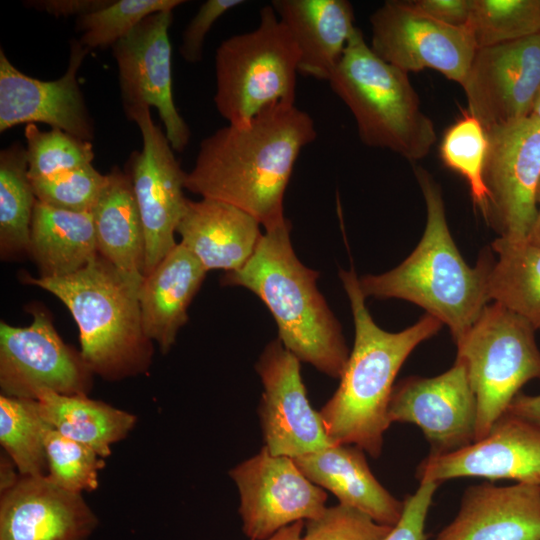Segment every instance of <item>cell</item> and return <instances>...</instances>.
Returning <instances> with one entry per match:
<instances>
[{
  "instance_id": "e0dca14e",
  "label": "cell",
  "mask_w": 540,
  "mask_h": 540,
  "mask_svg": "<svg viewBox=\"0 0 540 540\" xmlns=\"http://www.w3.org/2000/svg\"><path fill=\"white\" fill-rule=\"evenodd\" d=\"M390 423L417 425L432 447L443 454L465 447L476 439L477 401L464 363L435 377L410 376L393 388Z\"/></svg>"
},
{
  "instance_id": "277c9868",
  "label": "cell",
  "mask_w": 540,
  "mask_h": 540,
  "mask_svg": "<svg viewBox=\"0 0 540 540\" xmlns=\"http://www.w3.org/2000/svg\"><path fill=\"white\" fill-rule=\"evenodd\" d=\"M290 229L287 219L265 229L247 263L226 272L221 283L257 295L271 312L283 346L300 362L340 379L350 355L342 327L317 288L319 273L297 258Z\"/></svg>"
},
{
  "instance_id": "74e56055",
  "label": "cell",
  "mask_w": 540,
  "mask_h": 540,
  "mask_svg": "<svg viewBox=\"0 0 540 540\" xmlns=\"http://www.w3.org/2000/svg\"><path fill=\"white\" fill-rule=\"evenodd\" d=\"M354 508L337 504L305 521L302 540H384L391 530Z\"/></svg>"
},
{
  "instance_id": "2e32d148",
  "label": "cell",
  "mask_w": 540,
  "mask_h": 540,
  "mask_svg": "<svg viewBox=\"0 0 540 540\" xmlns=\"http://www.w3.org/2000/svg\"><path fill=\"white\" fill-rule=\"evenodd\" d=\"M462 87L485 130L528 117L540 91V33L477 49Z\"/></svg>"
},
{
  "instance_id": "836d02e7",
  "label": "cell",
  "mask_w": 540,
  "mask_h": 540,
  "mask_svg": "<svg viewBox=\"0 0 540 540\" xmlns=\"http://www.w3.org/2000/svg\"><path fill=\"white\" fill-rule=\"evenodd\" d=\"M183 0H112L106 7L78 17L80 43L87 49L113 46L146 17L173 11Z\"/></svg>"
},
{
  "instance_id": "484cf974",
  "label": "cell",
  "mask_w": 540,
  "mask_h": 540,
  "mask_svg": "<svg viewBox=\"0 0 540 540\" xmlns=\"http://www.w3.org/2000/svg\"><path fill=\"white\" fill-rule=\"evenodd\" d=\"M92 211L98 252L119 271L144 280L145 238L132 181L114 166Z\"/></svg>"
},
{
  "instance_id": "d6a6232c",
  "label": "cell",
  "mask_w": 540,
  "mask_h": 540,
  "mask_svg": "<svg viewBox=\"0 0 540 540\" xmlns=\"http://www.w3.org/2000/svg\"><path fill=\"white\" fill-rule=\"evenodd\" d=\"M467 28L477 49L540 33V0H472Z\"/></svg>"
},
{
  "instance_id": "ee69618b",
  "label": "cell",
  "mask_w": 540,
  "mask_h": 540,
  "mask_svg": "<svg viewBox=\"0 0 540 540\" xmlns=\"http://www.w3.org/2000/svg\"><path fill=\"white\" fill-rule=\"evenodd\" d=\"M13 460L5 453L0 456V494L12 488L20 478Z\"/></svg>"
},
{
  "instance_id": "d6986e66",
  "label": "cell",
  "mask_w": 540,
  "mask_h": 540,
  "mask_svg": "<svg viewBox=\"0 0 540 540\" xmlns=\"http://www.w3.org/2000/svg\"><path fill=\"white\" fill-rule=\"evenodd\" d=\"M420 482L460 477L514 480L540 487V427L506 412L471 444L430 454L417 468Z\"/></svg>"
},
{
  "instance_id": "83f0119b",
  "label": "cell",
  "mask_w": 540,
  "mask_h": 540,
  "mask_svg": "<svg viewBox=\"0 0 540 540\" xmlns=\"http://www.w3.org/2000/svg\"><path fill=\"white\" fill-rule=\"evenodd\" d=\"M42 419L62 435L92 448L100 457L127 437L137 417L88 395H62L42 391L36 398Z\"/></svg>"
},
{
  "instance_id": "52a82bcc",
  "label": "cell",
  "mask_w": 540,
  "mask_h": 540,
  "mask_svg": "<svg viewBox=\"0 0 540 540\" xmlns=\"http://www.w3.org/2000/svg\"><path fill=\"white\" fill-rule=\"evenodd\" d=\"M259 15L254 30L225 39L216 50L214 103L230 125H247L270 105L295 103V41L271 4Z\"/></svg>"
},
{
  "instance_id": "4dcf8cb0",
  "label": "cell",
  "mask_w": 540,
  "mask_h": 540,
  "mask_svg": "<svg viewBox=\"0 0 540 540\" xmlns=\"http://www.w3.org/2000/svg\"><path fill=\"white\" fill-rule=\"evenodd\" d=\"M46 426L36 400L0 395V443L21 476L47 474Z\"/></svg>"
},
{
  "instance_id": "30bf717a",
  "label": "cell",
  "mask_w": 540,
  "mask_h": 540,
  "mask_svg": "<svg viewBox=\"0 0 540 540\" xmlns=\"http://www.w3.org/2000/svg\"><path fill=\"white\" fill-rule=\"evenodd\" d=\"M370 47L402 71L432 69L464 83L477 47L467 27H453L428 16L411 1L389 0L370 16Z\"/></svg>"
},
{
  "instance_id": "ab89813d",
  "label": "cell",
  "mask_w": 540,
  "mask_h": 540,
  "mask_svg": "<svg viewBox=\"0 0 540 540\" xmlns=\"http://www.w3.org/2000/svg\"><path fill=\"white\" fill-rule=\"evenodd\" d=\"M438 486L434 481L420 482L416 492L403 500L401 517L384 540H426L425 522Z\"/></svg>"
},
{
  "instance_id": "d590c367",
  "label": "cell",
  "mask_w": 540,
  "mask_h": 540,
  "mask_svg": "<svg viewBox=\"0 0 540 540\" xmlns=\"http://www.w3.org/2000/svg\"><path fill=\"white\" fill-rule=\"evenodd\" d=\"M46 477L73 493L91 492L98 487V473L104 458L92 448L70 439L47 424L45 429Z\"/></svg>"
},
{
  "instance_id": "ba28073f",
  "label": "cell",
  "mask_w": 540,
  "mask_h": 540,
  "mask_svg": "<svg viewBox=\"0 0 540 540\" xmlns=\"http://www.w3.org/2000/svg\"><path fill=\"white\" fill-rule=\"evenodd\" d=\"M535 329L502 304H487L467 333L455 342L477 401L476 440L507 412L520 389L540 380Z\"/></svg>"
},
{
  "instance_id": "60d3db41",
  "label": "cell",
  "mask_w": 540,
  "mask_h": 540,
  "mask_svg": "<svg viewBox=\"0 0 540 540\" xmlns=\"http://www.w3.org/2000/svg\"><path fill=\"white\" fill-rule=\"evenodd\" d=\"M412 4L434 18L453 27H467L472 0H416Z\"/></svg>"
},
{
  "instance_id": "cb8c5ba5",
  "label": "cell",
  "mask_w": 540,
  "mask_h": 540,
  "mask_svg": "<svg viewBox=\"0 0 540 540\" xmlns=\"http://www.w3.org/2000/svg\"><path fill=\"white\" fill-rule=\"evenodd\" d=\"M315 485L333 493L339 504L393 527L400 519L403 501L389 493L372 474L364 451L357 446L333 444L293 458Z\"/></svg>"
},
{
  "instance_id": "9c48e42d",
  "label": "cell",
  "mask_w": 540,
  "mask_h": 540,
  "mask_svg": "<svg viewBox=\"0 0 540 540\" xmlns=\"http://www.w3.org/2000/svg\"><path fill=\"white\" fill-rule=\"evenodd\" d=\"M29 326L0 323L1 394L36 400L42 391L88 395L94 374L80 351L58 335L46 310L33 306Z\"/></svg>"
},
{
  "instance_id": "d4e9b609",
  "label": "cell",
  "mask_w": 540,
  "mask_h": 540,
  "mask_svg": "<svg viewBox=\"0 0 540 540\" xmlns=\"http://www.w3.org/2000/svg\"><path fill=\"white\" fill-rule=\"evenodd\" d=\"M206 273L200 261L179 243L144 277L139 290L142 325L163 354L171 349L187 322L188 307Z\"/></svg>"
},
{
  "instance_id": "8fae6325",
  "label": "cell",
  "mask_w": 540,
  "mask_h": 540,
  "mask_svg": "<svg viewBox=\"0 0 540 540\" xmlns=\"http://www.w3.org/2000/svg\"><path fill=\"white\" fill-rule=\"evenodd\" d=\"M486 219L510 242L527 240L540 186V121L526 117L486 130Z\"/></svg>"
},
{
  "instance_id": "7dc6e473",
  "label": "cell",
  "mask_w": 540,
  "mask_h": 540,
  "mask_svg": "<svg viewBox=\"0 0 540 540\" xmlns=\"http://www.w3.org/2000/svg\"><path fill=\"white\" fill-rule=\"evenodd\" d=\"M529 117L534 118L538 121H540V91L536 97V100L533 104L532 110L530 112Z\"/></svg>"
},
{
  "instance_id": "4fadbf2b",
  "label": "cell",
  "mask_w": 540,
  "mask_h": 540,
  "mask_svg": "<svg viewBox=\"0 0 540 540\" xmlns=\"http://www.w3.org/2000/svg\"><path fill=\"white\" fill-rule=\"evenodd\" d=\"M228 474L237 486L242 530L250 540H266L327 508L324 489L312 483L293 458L274 455L265 446Z\"/></svg>"
},
{
  "instance_id": "f1b7e54d",
  "label": "cell",
  "mask_w": 540,
  "mask_h": 540,
  "mask_svg": "<svg viewBox=\"0 0 540 540\" xmlns=\"http://www.w3.org/2000/svg\"><path fill=\"white\" fill-rule=\"evenodd\" d=\"M492 248L498 258L488 274L490 301L502 304L540 330V246L498 237Z\"/></svg>"
},
{
  "instance_id": "5b68a950",
  "label": "cell",
  "mask_w": 540,
  "mask_h": 540,
  "mask_svg": "<svg viewBox=\"0 0 540 540\" xmlns=\"http://www.w3.org/2000/svg\"><path fill=\"white\" fill-rule=\"evenodd\" d=\"M25 279L68 308L79 328L80 353L94 375L120 381L149 370L154 350L142 325L143 280L125 275L100 254L71 275Z\"/></svg>"
},
{
  "instance_id": "ffe728a7",
  "label": "cell",
  "mask_w": 540,
  "mask_h": 540,
  "mask_svg": "<svg viewBox=\"0 0 540 540\" xmlns=\"http://www.w3.org/2000/svg\"><path fill=\"white\" fill-rule=\"evenodd\" d=\"M98 518L81 493L20 476L0 496V540H88Z\"/></svg>"
},
{
  "instance_id": "1f68e13d",
  "label": "cell",
  "mask_w": 540,
  "mask_h": 540,
  "mask_svg": "<svg viewBox=\"0 0 540 540\" xmlns=\"http://www.w3.org/2000/svg\"><path fill=\"white\" fill-rule=\"evenodd\" d=\"M488 136L482 123L468 111L444 133L440 143L443 163L468 183L474 204L486 217L489 194L484 181Z\"/></svg>"
},
{
  "instance_id": "603a6c76",
  "label": "cell",
  "mask_w": 540,
  "mask_h": 540,
  "mask_svg": "<svg viewBox=\"0 0 540 540\" xmlns=\"http://www.w3.org/2000/svg\"><path fill=\"white\" fill-rule=\"evenodd\" d=\"M271 6L293 37L298 73L328 81L356 31L346 0H273Z\"/></svg>"
},
{
  "instance_id": "7bdbcfd3",
  "label": "cell",
  "mask_w": 540,
  "mask_h": 540,
  "mask_svg": "<svg viewBox=\"0 0 540 540\" xmlns=\"http://www.w3.org/2000/svg\"><path fill=\"white\" fill-rule=\"evenodd\" d=\"M507 412L540 427V395L517 394Z\"/></svg>"
},
{
  "instance_id": "7c38bea8",
  "label": "cell",
  "mask_w": 540,
  "mask_h": 540,
  "mask_svg": "<svg viewBox=\"0 0 540 540\" xmlns=\"http://www.w3.org/2000/svg\"><path fill=\"white\" fill-rule=\"evenodd\" d=\"M126 116L137 124L143 141L142 150L130 157L128 173L144 231L145 277L177 245L175 233L188 201L183 192L187 173L165 132L153 122L150 108Z\"/></svg>"
},
{
  "instance_id": "7a4b0ae2",
  "label": "cell",
  "mask_w": 540,
  "mask_h": 540,
  "mask_svg": "<svg viewBox=\"0 0 540 540\" xmlns=\"http://www.w3.org/2000/svg\"><path fill=\"white\" fill-rule=\"evenodd\" d=\"M339 275L353 315L354 345L338 388L319 413L333 444L354 445L377 458L391 424L395 378L411 352L443 324L426 313L402 331H385L370 315L355 271L340 270Z\"/></svg>"
},
{
  "instance_id": "8d00e7d4",
  "label": "cell",
  "mask_w": 540,
  "mask_h": 540,
  "mask_svg": "<svg viewBox=\"0 0 540 540\" xmlns=\"http://www.w3.org/2000/svg\"><path fill=\"white\" fill-rule=\"evenodd\" d=\"M108 181L93 164L31 181L36 199L49 206L92 213Z\"/></svg>"
},
{
  "instance_id": "9a60e30c",
  "label": "cell",
  "mask_w": 540,
  "mask_h": 540,
  "mask_svg": "<svg viewBox=\"0 0 540 540\" xmlns=\"http://www.w3.org/2000/svg\"><path fill=\"white\" fill-rule=\"evenodd\" d=\"M255 370L263 386L258 416L270 453L296 458L333 445L307 397L300 361L278 338L266 345Z\"/></svg>"
},
{
  "instance_id": "6da1fadb",
  "label": "cell",
  "mask_w": 540,
  "mask_h": 540,
  "mask_svg": "<svg viewBox=\"0 0 540 540\" xmlns=\"http://www.w3.org/2000/svg\"><path fill=\"white\" fill-rule=\"evenodd\" d=\"M317 136L311 116L295 103H276L249 124H228L204 138L185 189L229 203L265 228L286 218L284 195L302 149Z\"/></svg>"
},
{
  "instance_id": "44dd1931",
  "label": "cell",
  "mask_w": 540,
  "mask_h": 540,
  "mask_svg": "<svg viewBox=\"0 0 540 540\" xmlns=\"http://www.w3.org/2000/svg\"><path fill=\"white\" fill-rule=\"evenodd\" d=\"M435 540H540V487L470 486L458 514Z\"/></svg>"
},
{
  "instance_id": "3957f363",
  "label": "cell",
  "mask_w": 540,
  "mask_h": 540,
  "mask_svg": "<svg viewBox=\"0 0 540 540\" xmlns=\"http://www.w3.org/2000/svg\"><path fill=\"white\" fill-rule=\"evenodd\" d=\"M414 173L427 212L422 238L400 265L364 275L359 285L365 297L398 298L422 307L449 328L456 342L490 301L487 280L493 262L485 253L475 267L466 263L450 233L439 185L422 167Z\"/></svg>"
},
{
  "instance_id": "8992f818",
  "label": "cell",
  "mask_w": 540,
  "mask_h": 540,
  "mask_svg": "<svg viewBox=\"0 0 540 540\" xmlns=\"http://www.w3.org/2000/svg\"><path fill=\"white\" fill-rule=\"evenodd\" d=\"M356 121L361 141L409 161L424 158L436 140L408 73L385 62L357 28L328 80Z\"/></svg>"
},
{
  "instance_id": "ac0fdd59",
  "label": "cell",
  "mask_w": 540,
  "mask_h": 540,
  "mask_svg": "<svg viewBox=\"0 0 540 540\" xmlns=\"http://www.w3.org/2000/svg\"><path fill=\"white\" fill-rule=\"evenodd\" d=\"M88 50L72 41L65 73L43 81L18 70L0 50V132L20 124L45 123L80 139L94 138V124L77 73Z\"/></svg>"
},
{
  "instance_id": "f35d334b",
  "label": "cell",
  "mask_w": 540,
  "mask_h": 540,
  "mask_svg": "<svg viewBox=\"0 0 540 540\" xmlns=\"http://www.w3.org/2000/svg\"><path fill=\"white\" fill-rule=\"evenodd\" d=\"M243 3V0L205 1L183 31L179 46L182 58L192 64L200 62L204 41L211 27L226 12Z\"/></svg>"
},
{
  "instance_id": "b9f144b4",
  "label": "cell",
  "mask_w": 540,
  "mask_h": 540,
  "mask_svg": "<svg viewBox=\"0 0 540 540\" xmlns=\"http://www.w3.org/2000/svg\"><path fill=\"white\" fill-rule=\"evenodd\" d=\"M111 2L112 0H37L26 1L25 5L56 17H80L100 10Z\"/></svg>"
},
{
  "instance_id": "5bb4252c",
  "label": "cell",
  "mask_w": 540,
  "mask_h": 540,
  "mask_svg": "<svg viewBox=\"0 0 540 540\" xmlns=\"http://www.w3.org/2000/svg\"><path fill=\"white\" fill-rule=\"evenodd\" d=\"M172 21L173 11L146 17L112 46V53L125 114L142 107L156 108L172 149L182 152L190 141L191 132L173 98L169 39Z\"/></svg>"
},
{
  "instance_id": "bcb514c9",
  "label": "cell",
  "mask_w": 540,
  "mask_h": 540,
  "mask_svg": "<svg viewBox=\"0 0 540 540\" xmlns=\"http://www.w3.org/2000/svg\"><path fill=\"white\" fill-rule=\"evenodd\" d=\"M526 241L533 245L540 246V186L537 195L536 217Z\"/></svg>"
},
{
  "instance_id": "f546056e",
  "label": "cell",
  "mask_w": 540,
  "mask_h": 540,
  "mask_svg": "<svg viewBox=\"0 0 540 540\" xmlns=\"http://www.w3.org/2000/svg\"><path fill=\"white\" fill-rule=\"evenodd\" d=\"M36 196L28 176L26 147L15 142L0 151V253H28Z\"/></svg>"
},
{
  "instance_id": "f6af8a7d",
  "label": "cell",
  "mask_w": 540,
  "mask_h": 540,
  "mask_svg": "<svg viewBox=\"0 0 540 540\" xmlns=\"http://www.w3.org/2000/svg\"><path fill=\"white\" fill-rule=\"evenodd\" d=\"M305 521L294 522L276 532L266 540H302Z\"/></svg>"
},
{
  "instance_id": "7402d4cb",
  "label": "cell",
  "mask_w": 540,
  "mask_h": 540,
  "mask_svg": "<svg viewBox=\"0 0 540 540\" xmlns=\"http://www.w3.org/2000/svg\"><path fill=\"white\" fill-rule=\"evenodd\" d=\"M260 225L252 215L229 203L188 199L176 233L206 271L230 272L243 267L253 255L262 236Z\"/></svg>"
},
{
  "instance_id": "e575fe53",
  "label": "cell",
  "mask_w": 540,
  "mask_h": 540,
  "mask_svg": "<svg viewBox=\"0 0 540 540\" xmlns=\"http://www.w3.org/2000/svg\"><path fill=\"white\" fill-rule=\"evenodd\" d=\"M24 135L31 181L92 164L94 159L91 141L63 130L42 131L36 124H27Z\"/></svg>"
},
{
  "instance_id": "4316f807",
  "label": "cell",
  "mask_w": 540,
  "mask_h": 540,
  "mask_svg": "<svg viewBox=\"0 0 540 540\" xmlns=\"http://www.w3.org/2000/svg\"><path fill=\"white\" fill-rule=\"evenodd\" d=\"M28 253L39 268V277H64L81 270L99 254L92 213L36 200Z\"/></svg>"
}]
</instances>
